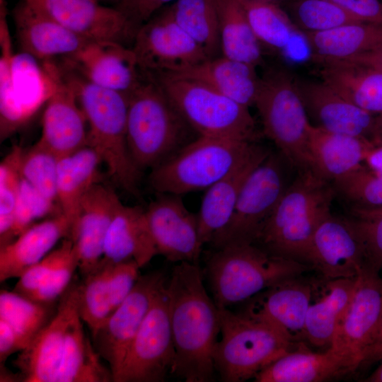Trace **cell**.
<instances>
[{
	"label": "cell",
	"mask_w": 382,
	"mask_h": 382,
	"mask_svg": "<svg viewBox=\"0 0 382 382\" xmlns=\"http://www.w3.org/2000/svg\"><path fill=\"white\" fill-rule=\"evenodd\" d=\"M366 262L362 245L347 218L328 215L317 227L307 264L323 278H352Z\"/></svg>",
	"instance_id": "obj_20"
},
{
	"label": "cell",
	"mask_w": 382,
	"mask_h": 382,
	"mask_svg": "<svg viewBox=\"0 0 382 382\" xmlns=\"http://www.w3.org/2000/svg\"><path fill=\"white\" fill-rule=\"evenodd\" d=\"M335 193L341 196L353 209L382 206V174L363 166L332 182Z\"/></svg>",
	"instance_id": "obj_43"
},
{
	"label": "cell",
	"mask_w": 382,
	"mask_h": 382,
	"mask_svg": "<svg viewBox=\"0 0 382 382\" xmlns=\"http://www.w3.org/2000/svg\"><path fill=\"white\" fill-rule=\"evenodd\" d=\"M79 311L71 318L54 382L112 381V373L100 361L93 344L86 335Z\"/></svg>",
	"instance_id": "obj_35"
},
{
	"label": "cell",
	"mask_w": 382,
	"mask_h": 382,
	"mask_svg": "<svg viewBox=\"0 0 382 382\" xmlns=\"http://www.w3.org/2000/svg\"><path fill=\"white\" fill-rule=\"evenodd\" d=\"M148 72L199 136L256 142L257 131L249 108L201 81Z\"/></svg>",
	"instance_id": "obj_7"
},
{
	"label": "cell",
	"mask_w": 382,
	"mask_h": 382,
	"mask_svg": "<svg viewBox=\"0 0 382 382\" xmlns=\"http://www.w3.org/2000/svg\"><path fill=\"white\" fill-rule=\"evenodd\" d=\"M297 172L278 150L270 151L249 174L240 192L232 216L210 243L213 249L254 243Z\"/></svg>",
	"instance_id": "obj_10"
},
{
	"label": "cell",
	"mask_w": 382,
	"mask_h": 382,
	"mask_svg": "<svg viewBox=\"0 0 382 382\" xmlns=\"http://www.w3.org/2000/svg\"><path fill=\"white\" fill-rule=\"evenodd\" d=\"M357 21L382 24V0H332Z\"/></svg>",
	"instance_id": "obj_52"
},
{
	"label": "cell",
	"mask_w": 382,
	"mask_h": 382,
	"mask_svg": "<svg viewBox=\"0 0 382 382\" xmlns=\"http://www.w3.org/2000/svg\"><path fill=\"white\" fill-rule=\"evenodd\" d=\"M144 71L128 96L127 117L128 149L141 171L153 169L199 137L152 75Z\"/></svg>",
	"instance_id": "obj_4"
},
{
	"label": "cell",
	"mask_w": 382,
	"mask_h": 382,
	"mask_svg": "<svg viewBox=\"0 0 382 382\" xmlns=\"http://www.w3.org/2000/svg\"><path fill=\"white\" fill-rule=\"evenodd\" d=\"M218 308L221 339L214 351V364L224 382L255 378L294 345L279 328L260 316Z\"/></svg>",
	"instance_id": "obj_6"
},
{
	"label": "cell",
	"mask_w": 382,
	"mask_h": 382,
	"mask_svg": "<svg viewBox=\"0 0 382 382\" xmlns=\"http://www.w3.org/2000/svg\"><path fill=\"white\" fill-rule=\"evenodd\" d=\"M23 149L15 145L0 163V246L11 241V231L18 201Z\"/></svg>",
	"instance_id": "obj_42"
},
{
	"label": "cell",
	"mask_w": 382,
	"mask_h": 382,
	"mask_svg": "<svg viewBox=\"0 0 382 382\" xmlns=\"http://www.w3.org/2000/svg\"><path fill=\"white\" fill-rule=\"evenodd\" d=\"M258 144L199 136L173 156L151 169V187L158 194L207 190L240 166Z\"/></svg>",
	"instance_id": "obj_8"
},
{
	"label": "cell",
	"mask_w": 382,
	"mask_h": 382,
	"mask_svg": "<svg viewBox=\"0 0 382 382\" xmlns=\"http://www.w3.org/2000/svg\"><path fill=\"white\" fill-rule=\"evenodd\" d=\"M355 277L323 278L312 282L305 322V338L312 345L330 346L337 324L352 297Z\"/></svg>",
	"instance_id": "obj_29"
},
{
	"label": "cell",
	"mask_w": 382,
	"mask_h": 382,
	"mask_svg": "<svg viewBox=\"0 0 382 382\" xmlns=\"http://www.w3.org/2000/svg\"><path fill=\"white\" fill-rule=\"evenodd\" d=\"M370 141L374 146H382V114L375 115Z\"/></svg>",
	"instance_id": "obj_57"
},
{
	"label": "cell",
	"mask_w": 382,
	"mask_h": 382,
	"mask_svg": "<svg viewBox=\"0 0 382 382\" xmlns=\"http://www.w3.org/2000/svg\"><path fill=\"white\" fill-rule=\"evenodd\" d=\"M350 372L345 359L331 347L324 352L299 348L278 357L254 379L257 382H318Z\"/></svg>",
	"instance_id": "obj_31"
},
{
	"label": "cell",
	"mask_w": 382,
	"mask_h": 382,
	"mask_svg": "<svg viewBox=\"0 0 382 382\" xmlns=\"http://www.w3.org/2000/svg\"><path fill=\"white\" fill-rule=\"evenodd\" d=\"M335 195L332 183L315 171L296 172L253 244L270 255L307 264L313 234L330 214Z\"/></svg>",
	"instance_id": "obj_3"
},
{
	"label": "cell",
	"mask_w": 382,
	"mask_h": 382,
	"mask_svg": "<svg viewBox=\"0 0 382 382\" xmlns=\"http://www.w3.org/2000/svg\"><path fill=\"white\" fill-rule=\"evenodd\" d=\"M158 195L145 209L158 254L173 262L198 263L204 243L197 214L186 207L181 195Z\"/></svg>",
	"instance_id": "obj_17"
},
{
	"label": "cell",
	"mask_w": 382,
	"mask_h": 382,
	"mask_svg": "<svg viewBox=\"0 0 382 382\" xmlns=\"http://www.w3.org/2000/svg\"><path fill=\"white\" fill-rule=\"evenodd\" d=\"M122 204L112 188L98 182L82 199L71 238L78 260V269L83 277L95 270L101 262L108 231Z\"/></svg>",
	"instance_id": "obj_21"
},
{
	"label": "cell",
	"mask_w": 382,
	"mask_h": 382,
	"mask_svg": "<svg viewBox=\"0 0 382 382\" xmlns=\"http://www.w3.org/2000/svg\"><path fill=\"white\" fill-rule=\"evenodd\" d=\"M369 382H382V363L380 366L366 378Z\"/></svg>",
	"instance_id": "obj_58"
},
{
	"label": "cell",
	"mask_w": 382,
	"mask_h": 382,
	"mask_svg": "<svg viewBox=\"0 0 382 382\" xmlns=\"http://www.w3.org/2000/svg\"><path fill=\"white\" fill-rule=\"evenodd\" d=\"M345 60L373 67L382 71V46Z\"/></svg>",
	"instance_id": "obj_55"
},
{
	"label": "cell",
	"mask_w": 382,
	"mask_h": 382,
	"mask_svg": "<svg viewBox=\"0 0 382 382\" xmlns=\"http://www.w3.org/2000/svg\"><path fill=\"white\" fill-rule=\"evenodd\" d=\"M61 212L57 204L52 202L22 178L18 201L11 231V241L35 221Z\"/></svg>",
	"instance_id": "obj_46"
},
{
	"label": "cell",
	"mask_w": 382,
	"mask_h": 382,
	"mask_svg": "<svg viewBox=\"0 0 382 382\" xmlns=\"http://www.w3.org/2000/svg\"><path fill=\"white\" fill-rule=\"evenodd\" d=\"M101 163L97 152L88 145L59 158L57 203L61 212L72 222L73 229L79 217L82 199L98 183V168Z\"/></svg>",
	"instance_id": "obj_34"
},
{
	"label": "cell",
	"mask_w": 382,
	"mask_h": 382,
	"mask_svg": "<svg viewBox=\"0 0 382 382\" xmlns=\"http://www.w3.org/2000/svg\"><path fill=\"white\" fill-rule=\"evenodd\" d=\"M264 134L297 172L313 170L308 149V115L296 76L283 67L269 69L260 77L254 105Z\"/></svg>",
	"instance_id": "obj_9"
},
{
	"label": "cell",
	"mask_w": 382,
	"mask_h": 382,
	"mask_svg": "<svg viewBox=\"0 0 382 382\" xmlns=\"http://www.w3.org/2000/svg\"><path fill=\"white\" fill-rule=\"evenodd\" d=\"M23 346L13 328L3 319L0 318V362L5 361L12 354L21 352Z\"/></svg>",
	"instance_id": "obj_53"
},
{
	"label": "cell",
	"mask_w": 382,
	"mask_h": 382,
	"mask_svg": "<svg viewBox=\"0 0 382 382\" xmlns=\"http://www.w3.org/2000/svg\"><path fill=\"white\" fill-rule=\"evenodd\" d=\"M166 284L161 272L140 276L128 296L92 335L94 347L108 362L112 380L158 292Z\"/></svg>",
	"instance_id": "obj_14"
},
{
	"label": "cell",
	"mask_w": 382,
	"mask_h": 382,
	"mask_svg": "<svg viewBox=\"0 0 382 382\" xmlns=\"http://www.w3.org/2000/svg\"><path fill=\"white\" fill-rule=\"evenodd\" d=\"M167 283L158 292L134 338L115 382H159L175 359Z\"/></svg>",
	"instance_id": "obj_11"
},
{
	"label": "cell",
	"mask_w": 382,
	"mask_h": 382,
	"mask_svg": "<svg viewBox=\"0 0 382 382\" xmlns=\"http://www.w3.org/2000/svg\"><path fill=\"white\" fill-rule=\"evenodd\" d=\"M101 4L108 6V4H111L112 6H115L118 4L122 0H97Z\"/></svg>",
	"instance_id": "obj_60"
},
{
	"label": "cell",
	"mask_w": 382,
	"mask_h": 382,
	"mask_svg": "<svg viewBox=\"0 0 382 382\" xmlns=\"http://www.w3.org/2000/svg\"><path fill=\"white\" fill-rule=\"evenodd\" d=\"M108 265L98 266L78 283L79 316L93 335L112 313L108 282Z\"/></svg>",
	"instance_id": "obj_41"
},
{
	"label": "cell",
	"mask_w": 382,
	"mask_h": 382,
	"mask_svg": "<svg viewBox=\"0 0 382 382\" xmlns=\"http://www.w3.org/2000/svg\"><path fill=\"white\" fill-rule=\"evenodd\" d=\"M308 117L330 132L364 137L370 141L375 115L359 108L328 83L296 76Z\"/></svg>",
	"instance_id": "obj_22"
},
{
	"label": "cell",
	"mask_w": 382,
	"mask_h": 382,
	"mask_svg": "<svg viewBox=\"0 0 382 382\" xmlns=\"http://www.w3.org/2000/svg\"><path fill=\"white\" fill-rule=\"evenodd\" d=\"M322 81L364 110L382 114V71L348 60L321 62Z\"/></svg>",
	"instance_id": "obj_32"
},
{
	"label": "cell",
	"mask_w": 382,
	"mask_h": 382,
	"mask_svg": "<svg viewBox=\"0 0 382 382\" xmlns=\"http://www.w3.org/2000/svg\"><path fill=\"white\" fill-rule=\"evenodd\" d=\"M374 147L367 139L328 131L311 124L308 149L314 171L332 182L362 166Z\"/></svg>",
	"instance_id": "obj_27"
},
{
	"label": "cell",
	"mask_w": 382,
	"mask_h": 382,
	"mask_svg": "<svg viewBox=\"0 0 382 382\" xmlns=\"http://www.w3.org/2000/svg\"><path fill=\"white\" fill-rule=\"evenodd\" d=\"M282 8L303 33L322 32L360 22L332 0H290Z\"/></svg>",
	"instance_id": "obj_40"
},
{
	"label": "cell",
	"mask_w": 382,
	"mask_h": 382,
	"mask_svg": "<svg viewBox=\"0 0 382 382\" xmlns=\"http://www.w3.org/2000/svg\"><path fill=\"white\" fill-rule=\"evenodd\" d=\"M156 255L145 209L122 204L108 231L101 261L116 263L134 260L141 268Z\"/></svg>",
	"instance_id": "obj_28"
},
{
	"label": "cell",
	"mask_w": 382,
	"mask_h": 382,
	"mask_svg": "<svg viewBox=\"0 0 382 382\" xmlns=\"http://www.w3.org/2000/svg\"><path fill=\"white\" fill-rule=\"evenodd\" d=\"M53 303L33 301L14 291H0V318L16 332L25 349L53 318Z\"/></svg>",
	"instance_id": "obj_38"
},
{
	"label": "cell",
	"mask_w": 382,
	"mask_h": 382,
	"mask_svg": "<svg viewBox=\"0 0 382 382\" xmlns=\"http://www.w3.org/2000/svg\"><path fill=\"white\" fill-rule=\"evenodd\" d=\"M168 6L178 25L207 57H219L221 42L216 0H176Z\"/></svg>",
	"instance_id": "obj_37"
},
{
	"label": "cell",
	"mask_w": 382,
	"mask_h": 382,
	"mask_svg": "<svg viewBox=\"0 0 382 382\" xmlns=\"http://www.w3.org/2000/svg\"><path fill=\"white\" fill-rule=\"evenodd\" d=\"M59 158L36 142L23 149L21 171L22 178L48 200L57 203V178Z\"/></svg>",
	"instance_id": "obj_44"
},
{
	"label": "cell",
	"mask_w": 382,
	"mask_h": 382,
	"mask_svg": "<svg viewBox=\"0 0 382 382\" xmlns=\"http://www.w3.org/2000/svg\"><path fill=\"white\" fill-rule=\"evenodd\" d=\"M78 267L73 245L46 280L28 298L42 303H53L69 286Z\"/></svg>",
	"instance_id": "obj_48"
},
{
	"label": "cell",
	"mask_w": 382,
	"mask_h": 382,
	"mask_svg": "<svg viewBox=\"0 0 382 382\" xmlns=\"http://www.w3.org/2000/svg\"><path fill=\"white\" fill-rule=\"evenodd\" d=\"M59 68L85 115L87 145L99 155L112 180L129 194L137 196L141 171L134 164L127 145L128 97L91 83L63 64Z\"/></svg>",
	"instance_id": "obj_2"
},
{
	"label": "cell",
	"mask_w": 382,
	"mask_h": 382,
	"mask_svg": "<svg viewBox=\"0 0 382 382\" xmlns=\"http://www.w3.org/2000/svg\"><path fill=\"white\" fill-rule=\"evenodd\" d=\"M270 151L258 144L240 166L206 190L197 213L199 232L204 245L210 244L227 226L244 182Z\"/></svg>",
	"instance_id": "obj_26"
},
{
	"label": "cell",
	"mask_w": 382,
	"mask_h": 382,
	"mask_svg": "<svg viewBox=\"0 0 382 382\" xmlns=\"http://www.w3.org/2000/svg\"><path fill=\"white\" fill-rule=\"evenodd\" d=\"M381 319L382 277L365 262L355 277L352 297L329 347L345 359L351 372L359 369Z\"/></svg>",
	"instance_id": "obj_12"
},
{
	"label": "cell",
	"mask_w": 382,
	"mask_h": 382,
	"mask_svg": "<svg viewBox=\"0 0 382 382\" xmlns=\"http://www.w3.org/2000/svg\"><path fill=\"white\" fill-rule=\"evenodd\" d=\"M381 361H382V319L363 354L359 369H366Z\"/></svg>",
	"instance_id": "obj_54"
},
{
	"label": "cell",
	"mask_w": 382,
	"mask_h": 382,
	"mask_svg": "<svg viewBox=\"0 0 382 382\" xmlns=\"http://www.w3.org/2000/svg\"><path fill=\"white\" fill-rule=\"evenodd\" d=\"M25 1L88 41H111L132 46L137 30L114 6L97 0Z\"/></svg>",
	"instance_id": "obj_16"
},
{
	"label": "cell",
	"mask_w": 382,
	"mask_h": 382,
	"mask_svg": "<svg viewBox=\"0 0 382 382\" xmlns=\"http://www.w3.org/2000/svg\"><path fill=\"white\" fill-rule=\"evenodd\" d=\"M198 263L178 262L167 283L175 359L170 374L186 382L213 381L220 333L218 306L207 293Z\"/></svg>",
	"instance_id": "obj_1"
},
{
	"label": "cell",
	"mask_w": 382,
	"mask_h": 382,
	"mask_svg": "<svg viewBox=\"0 0 382 382\" xmlns=\"http://www.w3.org/2000/svg\"><path fill=\"white\" fill-rule=\"evenodd\" d=\"M364 161L368 168L375 173L382 174V146H374L371 149Z\"/></svg>",
	"instance_id": "obj_56"
},
{
	"label": "cell",
	"mask_w": 382,
	"mask_h": 382,
	"mask_svg": "<svg viewBox=\"0 0 382 382\" xmlns=\"http://www.w3.org/2000/svg\"><path fill=\"white\" fill-rule=\"evenodd\" d=\"M106 263L108 265V282L113 313L134 289L140 277V267L134 260Z\"/></svg>",
	"instance_id": "obj_50"
},
{
	"label": "cell",
	"mask_w": 382,
	"mask_h": 382,
	"mask_svg": "<svg viewBox=\"0 0 382 382\" xmlns=\"http://www.w3.org/2000/svg\"><path fill=\"white\" fill-rule=\"evenodd\" d=\"M221 55L255 66L263 61L261 45L250 27L241 0H216Z\"/></svg>",
	"instance_id": "obj_36"
},
{
	"label": "cell",
	"mask_w": 382,
	"mask_h": 382,
	"mask_svg": "<svg viewBox=\"0 0 382 382\" xmlns=\"http://www.w3.org/2000/svg\"><path fill=\"white\" fill-rule=\"evenodd\" d=\"M176 0H122L115 7L137 30L168 3Z\"/></svg>",
	"instance_id": "obj_51"
},
{
	"label": "cell",
	"mask_w": 382,
	"mask_h": 382,
	"mask_svg": "<svg viewBox=\"0 0 382 382\" xmlns=\"http://www.w3.org/2000/svg\"><path fill=\"white\" fill-rule=\"evenodd\" d=\"M311 270L303 262L270 255L253 243H241L214 249L204 270L216 305L228 308Z\"/></svg>",
	"instance_id": "obj_5"
},
{
	"label": "cell",
	"mask_w": 382,
	"mask_h": 382,
	"mask_svg": "<svg viewBox=\"0 0 382 382\" xmlns=\"http://www.w3.org/2000/svg\"><path fill=\"white\" fill-rule=\"evenodd\" d=\"M256 66L222 55L207 59L173 75L206 83L235 100L250 108L255 105L260 76Z\"/></svg>",
	"instance_id": "obj_30"
},
{
	"label": "cell",
	"mask_w": 382,
	"mask_h": 382,
	"mask_svg": "<svg viewBox=\"0 0 382 382\" xmlns=\"http://www.w3.org/2000/svg\"><path fill=\"white\" fill-rule=\"evenodd\" d=\"M348 221L363 248L366 263L382 270V214L352 211Z\"/></svg>",
	"instance_id": "obj_47"
},
{
	"label": "cell",
	"mask_w": 382,
	"mask_h": 382,
	"mask_svg": "<svg viewBox=\"0 0 382 382\" xmlns=\"http://www.w3.org/2000/svg\"><path fill=\"white\" fill-rule=\"evenodd\" d=\"M78 311V283L72 282L59 299L53 318L13 361L22 381L54 382L68 325Z\"/></svg>",
	"instance_id": "obj_19"
},
{
	"label": "cell",
	"mask_w": 382,
	"mask_h": 382,
	"mask_svg": "<svg viewBox=\"0 0 382 382\" xmlns=\"http://www.w3.org/2000/svg\"><path fill=\"white\" fill-rule=\"evenodd\" d=\"M72 222L62 213L27 228L13 241L0 246V281L19 278L43 259L62 239L71 237Z\"/></svg>",
	"instance_id": "obj_25"
},
{
	"label": "cell",
	"mask_w": 382,
	"mask_h": 382,
	"mask_svg": "<svg viewBox=\"0 0 382 382\" xmlns=\"http://www.w3.org/2000/svg\"><path fill=\"white\" fill-rule=\"evenodd\" d=\"M11 16L21 50L42 62L72 55L89 42L25 0L17 2Z\"/></svg>",
	"instance_id": "obj_23"
},
{
	"label": "cell",
	"mask_w": 382,
	"mask_h": 382,
	"mask_svg": "<svg viewBox=\"0 0 382 382\" xmlns=\"http://www.w3.org/2000/svg\"><path fill=\"white\" fill-rule=\"evenodd\" d=\"M132 49L140 68L150 72L177 73L209 59L166 6L138 28Z\"/></svg>",
	"instance_id": "obj_13"
},
{
	"label": "cell",
	"mask_w": 382,
	"mask_h": 382,
	"mask_svg": "<svg viewBox=\"0 0 382 382\" xmlns=\"http://www.w3.org/2000/svg\"><path fill=\"white\" fill-rule=\"evenodd\" d=\"M352 211L362 212L370 214H382V206L369 209H354Z\"/></svg>",
	"instance_id": "obj_59"
},
{
	"label": "cell",
	"mask_w": 382,
	"mask_h": 382,
	"mask_svg": "<svg viewBox=\"0 0 382 382\" xmlns=\"http://www.w3.org/2000/svg\"><path fill=\"white\" fill-rule=\"evenodd\" d=\"M303 34L312 55L320 63L348 59L382 46V24L357 22Z\"/></svg>",
	"instance_id": "obj_33"
},
{
	"label": "cell",
	"mask_w": 382,
	"mask_h": 382,
	"mask_svg": "<svg viewBox=\"0 0 382 382\" xmlns=\"http://www.w3.org/2000/svg\"><path fill=\"white\" fill-rule=\"evenodd\" d=\"M241 2L261 46L279 52L286 50L298 29L286 11L281 6L267 1L241 0Z\"/></svg>",
	"instance_id": "obj_39"
},
{
	"label": "cell",
	"mask_w": 382,
	"mask_h": 382,
	"mask_svg": "<svg viewBox=\"0 0 382 382\" xmlns=\"http://www.w3.org/2000/svg\"><path fill=\"white\" fill-rule=\"evenodd\" d=\"M73 245L71 238L62 239L57 248L52 250L43 259L22 274L13 291L26 297L31 295L46 280Z\"/></svg>",
	"instance_id": "obj_49"
},
{
	"label": "cell",
	"mask_w": 382,
	"mask_h": 382,
	"mask_svg": "<svg viewBox=\"0 0 382 382\" xmlns=\"http://www.w3.org/2000/svg\"><path fill=\"white\" fill-rule=\"evenodd\" d=\"M0 137L4 141L24 123L20 112L14 83L15 59L10 40L1 42Z\"/></svg>",
	"instance_id": "obj_45"
},
{
	"label": "cell",
	"mask_w": 382,
	"mask_h": 382,
	"mask_svg": "<svg viewBox=\"0 0 382 382\" xmlns=\"http://www.w3.org/2000/svg\"><path fill=\"white\" fill-rule=\"evenodd\" d=\"M42 62L52 89L37 142L59 158L87 146L88 124L74 91L63 79L58 65L53 59Z\"/></svg>",
	"instance_id": "obj_15"
},
{
	"label": "cell",
	"mask_w": 382,
	"mask_h": 382,
	"mask_svg": "<svg viewBox=\"0 0 382 382\" xmlns=\"http://www.w3.org/2000/svg\"><path fill=\"white\" fill-rule=\"evenodd\" d=\"M286 279L250 299L245 311L279 328L294 345L305 338V322L312 296V282Z\"/></svg>",
	"instance_id": "obj_24"
},
{
	"label": "cell",
	"mask_w": 382,
	"mask_h": 382,
	"mask_svg": "<svg viewBox=\"0 0 382 382\" xmlns=\"http://www.w3.org/2000/svg\"><path fill=\"white\" fill-rule=\"evenodd\" d=\"M63 64L91 83L129 96L145 72L132 47L111 41H89L78 52L62 57Z\"/></svg>",
	"instance_id": "obj_18"
},
{
	"label": "cell",
	"mask_w": 382,
	"mask_h": 382,
	"mask_svg": "<svg viewBox=\"0 0 382 382\" xmlns=\"http://www.w3.org/2000/svg\"><path fill=\"white\" fill-rule=\"evenodd\" d=\"M257 1H263L274 3L282 7L284 4H286L290 0H257Z\"/></svg>",
	"instance_id": "obj_61"
}]
</instances>
